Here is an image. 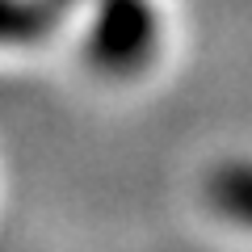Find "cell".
Listing matches in <instances>:
<instances>
[{
	"label": "cell",
	"mask_w": 252,
	"mask_h": 252,
	"mask_svg": "<svg viewBox=\"0 0 252 252\" xmlns=\"http://www.w3.org/2000/svg\"><path fill=\"white\" fill-rule=\"evenodd\" d=\"M160 46L164 34L152 0H97L84 34V59L93 63L97 76L130 80L147 63H156Z\"/></svg>",
	"instance_id": "cell-1"
},
{
	"label": "cell",
	"mask_w": 252,
	"mask_h": 252,
	"mask_svg": "<svg viewBox=\"0 0 252 252\" xmlns=\"http://www.w3.org/2000/svg\"><path fill=\"white\" fill-rule=\"evenodd\" d=\"M206 202L227 227L252 231V160L219 164V172L206 181Z\"/></svg>",
	"instance_id": "cell-2"
}]
</instances>
